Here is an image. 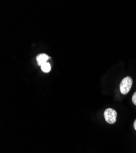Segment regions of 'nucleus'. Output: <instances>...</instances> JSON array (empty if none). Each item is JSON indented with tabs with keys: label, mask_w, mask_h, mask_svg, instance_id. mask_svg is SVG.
<instances>
[{
	"label": "nucleus",
	"mask_w": 136,
	"mask_h": 153,
	"mask_svg": "<svg viewBox=\"0 0 136 153\" xmlns=\"http://www.w3.org/2000/svg\"><path fill=\"white\" fill-rule=\"evenodd\" d=\"M132 85V79L130 76L124 78L120 84V90L121 94H126L131 90Z\"/></svg>",
	"instance_id": "1"
},
{
	"label": "nucleus",
	"mask_w": 136,
	"mask_h": 153,
	"mask_svg": "<svg viewBox=\"0 0 136 153\" xmlns=\"http://www.w3.org/2000/svg\"><path fill=\"white\" fill-rule=\"evenodd\" d=\"M117 112L116 111L111 108H107L104 112V117L105 120L109 124H112L116 122L117 120Z\"/></svg>",
	"instance_id": "2"
},
{
	"label": "nucleus",
	"mask_w": 136,
	"mask_h": 153,
	"mask_svg": "<svg viewBox=\"0 0 136 153\" xmlns=\"http://www.w3.org/2000/svg\"><path fill=\"white\" fill-rule=\"evenodd\" d=\"M49 58V57H48V56L45 53L39 54L36 57L37 62V64L40 66L44 65L45 63L47 62V61L48 60Z\"/></svg>",
	"instance_id": "3"
},
{
	"label": "nucleus",
	"mask_w": 136,
	"mask_h": 153,
	"mask_svg": "<svg viewBox=\"0 0 136 153\" xmlns=\"http://www.w3.org/2000/svg\"><path fill=\"white\" fill-rule=\"evenodd\" d=\"M42 70L43 71V72H45V73H48L51 70V65L48 62L45 63L44 65H43L42 66H40Z\"/></svg>",
	"instance_id": "4"
},
{
	"label": "nucleus",
	"mask_w": 136,
	"mask_h": 153,
	"mask_svg": "<svg viewBox=\"0 0 136 153\" xmlns=\"http://www.w3.org/2000/svg\"><path fill=\"white\" fill-rule=\"evenodd\" d=\"M132 103L136 105V91L134 93L132 97Z\"/></svg>",
	"instance_id": "5"
},
{
	"label": "nucleus",
	"mask_w": 136,
	"mask_h": 153,
	"mask_svg": "<svg viewBox=\"0 0 136 153\" xmlns=\"http://www.w3.org/2000/svg\"><path fill=\"white\" fill-rule=\"evenodd\" d=\"M134 129H135V131H136V120L134 121Z\"/></svg>",
	"instance_id": "6"
}]
</instances>
